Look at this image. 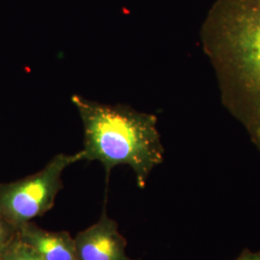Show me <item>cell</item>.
<instances>
[{"label":"cell","mask_w":260,"mask_h":260,"mask_svg":"<svg viewBox=\"0 0 260 260\" xmlns=\"http://www.w3.org/2000/svg\"><path fill=\"white\" fill-rule=\"evenodd\" d=\"M84 126V160H98L105 169L106 182L112 170L127 165L141 188L151 170L161 163L163 149L152 116L125 105H107L74 94Z\"/></svg>","instance_id":"cell-1"},{"label":"cell","mask_w":260,"mask_h":260,"mask_svg":"<svg viewBox=\"0 0 260 260\" xmlns=\"http://www.w3.org/2000/svg\"><path fill=\"white\" fill-rule=\"evenodd\" d=\"M84 160L83 151L60 153L44 169L18 181L0 184V216L17 231L24 223L44 216L54 205L63 188L62 174L66 168Z\"/></svg>","instance_id":"cell-2"},{"label":"cell","mask_w":260,"mask_h":260,"mask_svg":"<svg viewBox=\"0 0 260 260\" xmlns=\"http://www.w3.org/2000/svg\"><path fill=\"white\" fill-rule=\"evenodd\" d=\"M220 19L233 65L260 104V0H230Z\"/></svg>","instance_id":"cell-3"},{"label":"cell","mask_w":260,"mask_h":260,"mask_svg":"<svg viewBox=\"0 0 260 260\" xmlns=\"http://www.w3.org/2000/svg\"><path fill=\"white\" fill-rule=\"evenodd\" d=\"M75 242L77 260H135L126 254V240L106 212L98 223L78 233Z\"/></svg>","instance_id":"cell-4"},{"label":"cell","mask_w":260,"mask_h":260,"mask_svg":"<svg viewBox=\"0 0 260 260\" xmlns=\"http://www.w3.org/2000/svg\"><path fill=\"white\" fill-rule=\"evenodd\" d=\"M17 234L44 260H77L75 238L67 232H47L29 222L19 228Z\"/></svg>","instance_id":"cell-5"},{"label":"cell","mask_w":260,"mask_h":260,"mask_svg":"<svg viewBox=\"0 0 260 260\" xmlns=\"http://www.w3.org/2000/svg\"><path fill=\"white\" fill-rule=\"evenodd\" d=\"M0 260H44L42 256L30 247L18 234L0 249Z\"/></svg>","instance_id":"cell-6"},{"label":"cell","mask_w":260,"mask_h":260,"mask_svg":"<svg viewBox=\"0 0 260 260\" xmlns=\"http://www.w3.org/2000/svg\"><path fill=\"white\" fill-rule=\"evenodd\" d=\"M17 234V230L0 216V249H2Z\"/></svg>","instance_id":"cell-7"},{"label":"cell","mask_w":260,"mask_h":260,"mask_svg":"<svg viewBox=\"0 0 260 260\" xmlns=\"http://www.w3.org/2000/svg\"><path fill=\"white\" fill-rule=\"evenodd\" d=\"M235 260H260V251H249V250H245L240 254V256Z\"/></svg>","instance_id":"cell-8"}]
</instances>
